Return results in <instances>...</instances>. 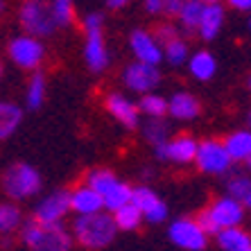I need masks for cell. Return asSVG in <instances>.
Here are the masks:
<instances>
[{"label":"cell","mask_w":251,"mask_h":251,"mask_svg":"<svg viewBox=\"0 0 251 251\" xmlns=\"http://www.w3.org/2000/svg\"><path fill=\"white\" fill-rule=\"evenodd\" d=\"M73 238L86 249H104L116 240L118 228L113 224L111 213L100 210L93 215H77L73 222Z\"/></svg>","instance_id":"obj_1"},{"label":"cell","mask_w":251,"mask_h":251,"mask_svg":"<svg viewBox=\"0 0 251 251\" xmlns=\"http://www.w3.org/2000/svg\"><path fill=\"white\" fill-rule=\"evenodd\" d=\"M245 210L247 208L242 204H238L235 199L224 195V197H217L206 210H201L195 222L199 224V228H201L206 235H215V233H220L222 228L240 226L242 220H245Z\"/></svg>","instance_id":"obj_2"},{"label":"cell","mask_w":251,"mask_h":251,"mask_svg":"<svg viewBox=\"0 0 251 251\" xmlns=\"http://www.w3.org/2000/svg\"><path fill=\"white\" fill-rule=\"evenodd\" d=\"M21 240L32 251H70L73 235L64 224H36L34 220L23 226Z\"/></svg>","instance_id":"obj_3"},{"label":"cell","mask_w":251,"mask_h":251,"mask_svg":"<svg viewBox=\"0 0 251 251\" xmlns=\"http://www.w3.org/2000/svg\"><path fill=\"white\" fill-rule=\"evenodd\" d=\"M2 190L7 197L16 199H29L41 193V175L39 170L29 163H12L2 175Z\"/></svg>","instance_id":"obj_4"},{"label":"cell","mask_w":251,"mask_h":251,"mask_svg":"<svg viewBox=\"0 0 251 251\" xmlns=\"http://www.w3.org/2000/svg\"><path fill=\"white\" fill-rule=\"evenodd\" d=\"M18 21L27 32V36H34V39L50 36L57 29L50 5L46 0H25L18 9Z\"/></svg>","instance_id":"obj_5"},{"label":"cell","mask_w":251,"mask_h":251,"mask_svg":"<svg viewBox=\"0 0 251 251\" xmlns=\"http://www.w3.org/2000/svg\"><path fill=\"white\" fill-rule=\"evenodd\" d=\"M197 168L206 175H228L231 172V158H228L226 150H224L222 140H204V143H197V154H195V161Z\"/></svg>","instance_id":"obj_6"},{"label":"cell","mask_w":251,"mask_h":251,"mask_svg":"<svg viewBox=\"0 0 251 251\" xmlns=\"http://www.w3.org/2000/svg\"><path fill=\"white\" fill-rule=\"evenodd\" d=\"M7 52H9V59H12L18 68L36 70L41 66L43 57H46V48H43V43L39 41V39L23 34V36H16V39L9 43V50H7Z\"/></svg>","instance_id":"obj_7"},{"label":"cell","mask_w":251,"mask_h":251,"mask_svg":"<svg viewBox=\"0 0 251 251\" xmlns=\"http://www.w3.org/2000/svg\"><path fill=\"white\" fill-rule=\"evenodd\" d=\"M123 82H125V86L131 88L134 93H140V95L154 93V88L161 84V70H158V66L134 61V64H129L127 68H125Z\"/></svg>","instance_id":"obj_8"},{"label":"cell","mask_w":251,"mask_h":251,"mask_svg":"<svg viewBox=\"0 0 251 251\" xmlns=\"http://www.w3.org/2000/svg\"><path fill=\"white\" fill-rule=\"evenodd\" d=\"M70 213V193L68 190H52L43 197L34 208L36 224H61L66 215Z\"/></svg>","instance_id":"obj_9"},{"label":"cell","mask_w":251,"mask_h":251,"mask_svg":"<svg viewBox=\"0 0 251 251\" xmlns=\"http://www.w3.org/2000/svg\"><path fill=\"white\" fill-rule=\"evenodd\" d=\"M170 240L186 251H204L208 245V235L199 228L195 220H175L168 228Z\"/></svg>","instance_id":"obj_10"},{"label":"cell","mask_w":251,"mask_h":251,"mask_svg":"<svg viewBox=\"0 0 251 251\" xmlns=\"http://www.w3.org/2000/svg\"><path fill=\"white\" fill-rule=\"evenodd\" d=\"M129 48H131L136 61H140V64L158 66L163 61V48L156 43L154 34H150L145 29H134L129 34Z\"/></svg>","instance_id":"obj_11"},{"label":"cell","mask_w":251,"mask_h":251,"mask_svg":"<svg viewBox=\"0 0 251 251\" xmlns=\"http://www.w3.org/2000/svg\"><path fill=\"white\" fill-rule=\"evenodd\" d=\"M84 59H86L88 68L93 73H104L111 64V54L106 50L102 29L98 32H86V46H84Z\"/></svg>","instance_id":"obj_12"},{"label":"cell","mask_w":251,"mask_h":251,"mask_svg":"<svg viewBox=\"0 0 251 251\" xmlns=\"http://www.w3.org/2000/svg\"><path fill=\"white\" fill-rule=\"evenodd\" d=\"M106 111L111 113L125 129H136L140 125L138 106H136L129 98H125L123 93L106 95Z\"/></svg>","instance_id":"obj_13"},{"label":"cell","mask_w":251,"mask_h":251,"mask_svg":"<svg viewBox=\"0 0 251 251\" xmlns=\"http://www.w3.org/2000/svg\"><path fill=\"white\" fill-rule=\"evenodd\" d=\"M195 154H197V140L193 136H176L165 143V161H172L176 165L193 163Z\"/></svg>","instance_id":"obj_14"},{"label":"cell","mask_w":251,"mask_h":251,"mask_svg":"<svg viewBox=\"0 0 251 251\" xmlns=\"http://www.w3.org/2000/svg\"><path fill=\"white\" fill-rule=\"evenodd\" d=\"M224 25V7L220 2H213V5H204V12H201V18H199L197 32L204 41H213L220 29Z\"/></svg>","instance_id":"obj_15"},{"label":"cell","mask_w":251,"mask_h":251,"mask_svg":"<svg viewBox=\"0 0 251 251\" xmlns=\"http://www.w3.org/2000/svg\"><path fill=\"white\" fill-rule=\"evenodd\" d=\"M199 111H201L199 100L195 95L186 93V91H179L168 100V113L176 120H195L199 116Z\"/></svg>","instance_id":"obj_16"},{"label":"cell","mask_w":251,"mask_h":251,"mask_svg":"<svg viewBox=\"0 0 251 251\" xmlns=\"http://www.w3.org/2000/svg\"><path fill=\"white\" fill-rule=\"evenodd\" d=\"M226 150L231 163H249L251 158V134L247 129H238L233 134H228L222 143Z\"/></svg>","instance_id":"obj_17"},{"label":"cell","mask_w":251,"mask_h":251,"mask_svg":"<svg viewBox=\"0 0 251 251\" xmlns=\"http://www.w3.org/2000/svg\"><path fill=\"white\" fill-rule=\"evenodd\" d=\"M70 210H75L77 215H93V213H100L102 208V197L98 193H93L88 186L75 188L70 193Z\"/></svg>","instance_id":"obj_18"},{"label":"cell","mask_w":251,"mask_h":251,"mask_svg":"<svg viewBox=\"0 0 251 251\" xmlns=\"http://www.w3.org/2000/svg\"><path fill=\"white\" fill-rule=\"evenodd\" d=\"M188 70H190V75H193L195 79L208 82V79H213L217 73V61L208 50H199V52L188 57Z\"/></svg>","instance_id":"obj_19"},{"label":"cell","mask_w":251,"mask_h":251,"mask_svg":"<svg viewBox=\"0 0 251 251\" xmlns=\"http://www.w3.org/2000/svg\"><path fill=\"white\" fill-rule=\"evenodd\" d=\"M217 245L222 251H251V238L247 231L240 226L233 228H222L220 233H215Z\"/></svg>","instance_id":"obj_20"},{"label":"cell","mask_w":251,"mask_h":251,"mask_svg":"<svg viewBox=\"0 0 251 251\" xmlns=\"http://www.w3.org/2000/svg\"><path fill=\"white\" fill-rule=\"evenodd\" d=\"M23 123V109L14 102L0 100V140H7Z\"/></svg>","instance_id":"obj_21"},{"label":"cell","mask_w":251,"mask_h":251,"mask_svg":"<svg viewBox=\"0 0 251 251\" xmlns=\"http://www.w3.org/2000/svg\"><path fill=\"white\" fill-rule=\"evenodd\" d=\"M226 197L235 199L238 204L247 206L251 204V179L245 172H235L226 179Z\"/></svg>","instance_id":"obj_22"},{"label":"cell","mask_w":251,"mask_h":251,"mask_svg":"<svg viewBox=\"0 0 251 251\" xmlns=\"http://www.w3.org/2000/svg\"><path fill=\"white\" fill-rule=\"evenodd\" d=\"M143 138L152 147L161 145V143H168L170 140L168 123H163V118H147V123L143 125Z\"/></svg>","instance_id":"obj_23"},{"label":"cell","mask_w":251,"mask_h":251,"mask_svg":"<svg viewBox=\"0 0 251 251\" xmlns=\"http://www.w3.org/2000/svg\"><path fill=\"white\" fill-rule=\"evenodd\" d=\"M118 181H120V179L113 175L111 170H93V172H88V176H86V186L91 188L93 193H98L100 197H104Z\"/></svg>","instance_id":"obj_24"},{"label":"cell","mask_w":251,"mask_h":251,"mask_svg":"<svg viewBox=\"0 0 251 251\" xmlns=\"http://www.w3.org/2000/svg\"><path fill=\"white\" fill-rule=\"evenodd\" d=\"M161 199H158V195L154 193L150 186H136L131 188V197H129V204L134 206V208L140 210V215H145V213H150V210L154 208V206L158 204Z\"/></svg>","instance_id":"obj_25"},{"label":"cell","mask_w":251,"mask_h":251,"mask_svg":"<svg viewBox=\"0 0 251 251\" xmlns=\"http://www.w3.org/2000/svg\"><path fill=\"white\" fill-rule=\"evenodd\" d=\"M113 217V224H116L118 231H136L143 222V215H140V210L134 208L131 204L123 206V208H118L116 213H111Z\"/></svg>","instance_id":"obj_26"},{"label":"cell","mask_w":251,"mask_h":251,"mask_svg":"<svg viewBox=\"0 0 251 251\" xmlns=\"http://www.w3.org/2000/svg\"><path fill=\"white\" fill-rule=\"evenodd\" d=\"M129 197H131V188H129L127 183L118 181L116 186L102 197V208H106L109 213H116L118 208H123V206L129 204Z\"/></svg>","instance_id":"obj_27"},{"label":"cell","mask_w":251,"mask_h":251,"mask_svg":"<svg viewBox=\"0 0 251 251\" xmlns=\"http://www.w3.org/2000/svg\"><path fill=\"white\" fill-rule=\"evenodd\" d=\"M136 106H138V113H143V116H147V118H163L165 113H168V100L156 93L143 95Z\"/></svg>","instance_id":"obj_28"},{"label":"cell","mask_w":251,"mask_h":251,"mask_svg":"<svg viewBox=\"0 0 251 251\" xmlns=\"http://www.w3.org/2000/svg\"><path fill=\"white\" fill-rule=\"evenodd\" d=\"M21 220H23V215H21L16 204H9V201L0 204V235L14 233L21 226Z\"/></svg>","instance_id":"obj_29"},{"label":"cell","mask_w":251,"mask_h":251,"mask_svg":"<svg viewBox=\"0 0 251 251\" xmlns=\"http://www.w3.org/2000/svg\"><path fill=\"white\" fill-rule=\"evenodd\" d=\"M43 100H46V77L41 73H34L32 79L27 84V93H25V102L32 111H36L39 106L43 104Z\"/></svg>","instance_id":"obj_30"},{"label":"cell","mask_w":251,"mask_h":251,"mask_svg":"<svg viewBox=\"0 0 251 251\" xmlns=\"http://www.w3.org/2000/svg\"><path fill=\"white\" fill-rule=\"evenodd\" d=\"M188 57H190V50H188V43L183 41V39H172V41H168L163 46V59H168V64L172 66H181L188 61Z\"/></svg>","instance_id":"obj_31"},{"label":"cell","mask_w":251,"mask_h":251,"mask_svg":"<svg viewBox=\"0 0 251 251\" xmlns=\"http://www.w3.org/2000/svg\"><path fill=\"white\" fill-rule=\"evenodd\" d=\"M201 12H204V5H201V2H197V0H186V2H183L181 14H179L176 18L181 21L183 29L193 32V29H197V25H199Z\"/></svg>","instance_id":"obj_32"},{"label":"cell","mask_w":251,"mask_h":251,"mask_svg":"<svg viewBox=\"0 0 251 251\" xmlns=\"http://www.w3.org/2000/svg\"><path fill=\"white\" fill-rule=\"evenodd\" d=\"M50 12H52L54 25H70L73 23V16H75V5L73 0H52L50 2Z\"/></svg>","instance_id":"obj_33"},{"label":"cell","mask_w":251,"mask_h":251,"mask_svg":"<svg viewBox=\"0 0 251 251\" xmlns=\"http://www.w3.org/2000/svg\"><path fill=\"white\" fill-rule=\"evenodd\" d=\"M165 217H168V204H165V201H158L150 213L143 215V220H147L150 224H158V222H163Z\"/></svg>","instance_id":"obj_34"},{"label":"cell","mask_w":251,"mask_h":251,"mask_svg":"<svg viewBox=\"0 0 251 251\" xmlns=\"http://www.w3.org/2000/svg\"><path fill=\"white\" fill-rule=\"evenodd\" d=\"M102 25H104V18L98 12L86 14V18H84V29L86 32H98V29H102Z\"/></svg>","instance_id":"obj_35"},{"label":"cell","mask_w":251,"mask_h":251,"mask_svg":"<svg viewBox=\"0 0 251 251\" xmlns=\"http://www.w3.org/2000/svg\"><path fill=\"white\" fill-rule=\"evenodd\" d=\"M154 39H156V43L161 48L165 46L168 41H172V39H176V29L172 27V25H163V27H158V32L154 34Z\"/></svg>","instance_id":"obj_36"},{"label":"cell","mask_w":251,"mask_h":251,"mask_svg":"<svg viewBox=\"0 0 251 251\" xmlns=\"http://www.w3.org/2000/svg\"><path fill=\"white\" fill-rule=\"evenodd\" d=\"M183 2L186 0H163L161 2V12H165L168 16H179L183 9Z\"/></svg>","instance_id":"obj_37"},{"label":"cell","mask_w":251,"mask_h":251,"mask_svg":"<svg viewBox=\"0 0 251 251\" xmlns=\"http://www.w3.org/2000/svg\"><path fill=\"white\" fill-rule=\"evenodd\" d=\"M226 2L233 7V9H238V12H247L251 7V0H226Z\"/></svg>","instance_id":"obj_38"},{"label":"cell","mask_w":251,"mask_h":251,"mask_svg":"<svg viewBox=\"0 0 251 251\" xmlns=\"http://www.w3.org/2000/svg\"><path fill=\"white\" fill-rule=\"evenodd\" d=\"M161 2L163 0H145V9L150 14H161Z\"/></svg>","instance_id":"obj_39"},{"label":"cell","mask_w":251,"mask_h":251,"mask_svg":"<svg viewBox=\"0 0 251 251\" xmlns=\"http://www.w3.org/2000/svg\"><path fill=\"white\" fill-rule=\"evenodd\" d=\"M129 0H106V5L111 7V9H120V7H125Z\"/></svg>","instance_id":"obj_40"},{"label":"cell","mask_w":251,"mask_h":251,"mask_svg":"<svg viewBox=\"0 0 251 251\" xmlns=\"http://www.w3.org/2000/svg\"><path fill=\"white\" fill-rule=\"evenodd\" d=\"M5 9H7V5H5V0H0V16L5 14Z\"/></svg>","instance_id":"obj_41"},{"label":"cell","mask_w":251,"mask_h":251,"mask_svg":"<svg viewBox=\"0 0 251 251\" xmlns=\"http://www.w3.org/2000/svg\"><path fill=\"white\" fill-rule=\"evenodd\" d=\"M197 2H201V5H213V2H217V0H197Z\"/></svg>","instance_id":"obj_42"},{"label":"cell","mask_w":251,"mask_h":251,"mask_svg":"<svg viewBox=\"0 0 251 251\" xmlns=\"http://www.w3.org/2000/svg\"><path fill=\"white\" fill-rule=\"evenodd\" d=\"M0 77H2V64H0Z\"/></svg>","instance_id":"obj_43"}]
</instances>
